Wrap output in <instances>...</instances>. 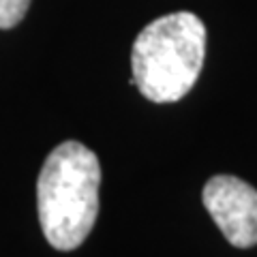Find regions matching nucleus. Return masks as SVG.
Returning a JSON list of instances; mask_svg holds the SVG:
<instances>
[{
  "instance_id": "nucleus-2",
  "label": "nucleus",
  "mask_w": 257,
  "mask_h": 257,
  "mask_svg": "<svg viewBox=\"0 0 257 257\" xmlns=\"http://www.w3.org/2000/svg\"><path fill=\"white\" fill-rule=\"evenodd\" d=\"M206 56V26L195 13L157 18L133 43L131 69L140 92L152 103L180 101L195 86Z\"/></svg>"
},
{
  "instance_id": "nucleus-1",
  "label": "nucleus",
  "mask_w": 257,
  "mask_h": 257,
  "mask_svg": "<svg viewBox=\"0 0 257 257\" xmlns=\"http://www.w3.org/2000/svg\"><path fill=\"white\" fill-rule=\"evenodd\" d=\"M101 163L79 142H62L45 159L37 180V210L43 236L58 251H73L88 238L99 214Z\"/></svg>"
},
{
  "instance_id": "nucleus-4",
  "label": "nucleus",
  "mask_w": 257,
  "mask_h": 257,
  "mask_svg": "<svg viewBox=\"0 0 257 257\" xmlns=\"http://www.w3.org/2000/svg\"><path fill=\"white\" fill-rule=\"evenodd\" d=\"M30 0H0V28H13L24 20Z\"/></svg>"
},
{
  "instance_id": "nucleus-3",
  "label": "nucleus",
  "mask_w": 257,
  "mask_h": 257,
  "mask_svg": "<svg viewBox=\"0 0 257 257\" xmlns=\"http://www.w3.org/2000/svg\"><path fill=\"white\" fill-rule=\"evenodd\" d=\"M206 210L229 244H257V191L236 176H212L202 191Z\"/></svg>"
}]
</instances>
